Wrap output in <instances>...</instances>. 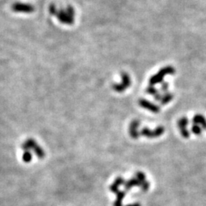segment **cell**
I'll use <instances>...</instances> for the list:
<instances>
[{
    "mask_svg": "<svg viewBox=\"0 0 206 206\" xmlns=\"http://www.w3.org/2000/svg\"><path fill=\"white\" fill-rule=\"evenodd\" d=\"M121 78H122V82L119 84H115L112 86L113 90L118 92H124L126 89H128L131 86V79L127 73L123 72L121 74Z\"/></svg>",
    "mask_w": 206,
    "mask_h": 206,
    "instance_id": "5b68a950",
    "label": "cell"
},
{
    "mask_svg": "<svg viewBox=\"0 0 206 206\" xmlns=\"http://www.w3.org/2000/svg\"><path fill=\"white\" fill-rule=\"evenodd\" d=\"M32 155L31 153V152H29V150H26L24 153L23 157H22V160L25 162V163H29V162L32 160Z\"/></svg>",
    "mask_w": 206,
    "mask_h": 206,
    "instance_id": "ac0fdd59",
    "label": "cell"
},
{
    "mask_svg": "<svg viewBox=\"0 0 206 206\" xmlns=\"http://www.w3.org/2000/svg\"><path fill=\"white\" fill-rule=\"evenodd\" d=\"M146 92H147V93L152 95H155L157 92H159L158 90H157L153 86H149L147 88V90H146Z\"/></svg>",
    "mask_w": 206,
    "mask_h": 206,
    "instance_id": "d6986e66",
    "label": "cell"
},
{
    "mask_svg": "<svg viewBox=\"0 0 206 206\" xmlns=\"http://www.w3.org/2000/svg\"><path fill=\"white\" fill-rule=\"evenodd\" d=\"M126 192L124 191H118L117 192V199L114 202V206H122V201L125 196Z\"/></svg>",
    "mask_w": 206,
    "mask_h": 206,
    "instance_id": "4fadbf2b",
    "label": "cell"
},
{
    "mask_svg": "<svg viewBox=\"0 0 206 206\" xmlns=\"http://www.w3.org/2000/svg\"><path fill=\"white\" fill-rule=\"evenodd\" d=\"M192 122L195 124L200 125L202 128L206 130V119L202 115H195L192 118Z\"/></svg>",
    "mask_w": 206,
    "mask_h": 206,
    "instance_id": "9c48e42d",
    "label": "cell"
},
{
    "mask_svg": "<svg viewBox=\"0 0 206 206\" xmlns=\"http://www.w3.org/2000/svg\"><path fill=\"white\" fill-rule=\"evenodd\" d=\"M162 96H163V95H161L160 92H157L155 95H153V97H154V99L159 102H160V100H161Z\"/></svg>",
    "mask_w": 206,
    "mask_h": 206,
    "instance_id": "603a6c76",
    "label": "cell"
},
{
    "mask_svg": "<svg viewBox=\"0 0 206 206\" xmlns=\"http://www.w3.org/2000/svg\"><path fill=\"white\" fill-rule=\"evenodd\" d=\"M124 183H125V182H124V179H123V178L118 177L116 180H115L114 183L111 185V186H110V190L116 194L117 192L119 191V189H118L119 186H121V185L124 184Z\"/></svg>",
    "mask_w": 206,
    "mask_h": 206,
    "instance_id": "30bf717a",
    "label": "cell"
},
{
    "mask_svg": "<svg viewBox=\"0 0 206 206\" xmlns=\"http://www.w3.org/2000/svg\"><path fill=\"white\" fill-rule=\"evenodd\" d=\"M139 126H140V121L138 120H134L131 121L129 127V133L132 138L137 139L140 136V133L137 131Z\"/></svg>",
    "mask_w": 206,
    "mask_h": 206,
    "instance_id": "ba28073f",
    "label": "cell"
},
{
    "mask_svg": "<svg viewBox=\"0 0 206 206\" xmlns=\"http://www.w3.org/2000/svg\"><path fill=\"white\" fill-rule=\"evenodd\" d=\"M173 99V95L171 92H166L162 96L161 100H160V104L161 105H166V104L170 103L172 99Z\"/></svg>",
    "mask_w": 206,
    "mask_h": 206,
    "instance_id": "5bb4252c",
    "label": "cell"
},
{
    "mask_svg": "<svg viewBox=\"0 0 206 206\" xmlns=\"http://www.w3.org/2000/svg\"><path fill=\"white\" fill-rule=\"evenodd\" d=\"M168 88H169L168 82H162V85H161V91H162V92H163L164 93H166V92H167Z\"/></svg>",
    "mask_w": 206,
    "mask_h": 206,
    "instance_id": "7402d4cb",
    "label": "cell"
},
{
    "mask_svg": "<svg viewBox=\"0 0 206 206\" xmlns=\"http://www.w3.org/2000/svg\"><path fill=\"white\" fill-rule=\"evenodd\" d=\"M191 131H192V132L194 134L199 135V134H202V128L201 127L200 125H198V124H193L192 128H191Z\"/></svg>",
    "mask_w": 206,
    "mask_h": 206,
    "instance_id": "e0dca14e",
    "label": "cell"
},
{
    "mask_svg": "<svg viewBox=\"0 0 206 206\" xmlns=\"http://www.w3.org/2000/svg\"><path fill=\"white\" fill-rule=\"evenodd\" d=\"M139 105H140L142 108L149 110V111H152V112L153 113H158L160 110V107H159L158 105H156L155 104L150 103V102H149L148 100L147 99H141L139 100Z\"/></svg>",
    "mask_w": 206,
    "mask_h": 206,
    "instance_id": "52a82bcc",
    "label": "cell"
},
{
    "mask_svg": "<svg viewBox=\"0 0 206 206\" xmlns=\"http://www.w3.org/2000/svg\"><path fill=\"white\" fill-rule=\"evenodd\" d=\"M12 9L13 12L18 13H25V14H30L35 12V7L32 5L28 3L20 2H15L12 6Z\"/></svg>",
    "mask_w": 206,
    "mask_h": 206,
    "instance_id": "3957f363",
    "label": "cell"
},
{
    "mask_svg": "<svg viewBox=\"0 0 206 206\" xmlns=\"http://www.w3.org/2000/svg\"><path fill=\"white\" fill-rule=\"evenodd\" d=\"M48 10H49V13L51 15L55 16V15H56L58 9H57V7H56V6H55V5L51 4V6H49V9H48Z\"/></svg>",
    "mask_w": 206,
    "mask_h": 206,
    "instance_id": "ffe728a7",
    "label": "cell"
},
{
    "mask_svg": "<svg viewBox=\"0 0 206 206\" xmlns=\"http://www.w3.org/2000/svg\"><path fill=\"white\" fill-rule=\"evenodd\" d=\"M188 124H189V120L186 117H183L178 121V126H179V128L180 130L182 136L184 138H189V136H190V133L186 128Z\"/></svg>",
    "mask_w": 206,
    "mask_h": 206,
    "instance_id": "8992f818",
    "label": "cell"
},
{
    "mask_svg": "<svg viewBox=\"0 0 206 206\" xmlns=\"http://www.w3.org/2000/svg\"><path fill=\"white\" fill-rule=\"evenodd\" d=\"M176 70H175L174 68L171 66H165V67L160 69V70L157 73V74L153 75V77H150L149 82H150V86H154L156 84L161 83L163 82V79L164 77L167 74H174Z\"/></svg>",
    "mask_w": 206,
    "mask_h": 206,
    "instance_id": "7a4b0ae2",
    "label": "cell"
},
{
    "mask_svg": "<svg viewBox=\"0 0 206 206\" xmlns=\"http://www.w3.org/2000/svg\"><path fill=\"white\" fill-rule=\"evenodd\" d=\"M56 18L61 23L66 25H74L75 20V10L71 6H68L65 9H58Z\"/></svg>",
    "mask_w": 206,
    "mask_h": 206,
    "instance_id": "6da1fadb",
    "label": "cell"
},
{
    "mask_svg": "<svg viewBox=\"0 0 206 206\" xmlns=\"http://www.w3.org/2000/svg\"><path fill=\"white\" fill-rule=\"evenodd\" d=\"M126 206H141L140 203H134V204H129V205Z\"/></svg>",
    "mask_w": 206,
    "mask_h": 206,
    "instance_id": "cb8c5ba5",
    "label": "cell"
},
{
    "mask_svg": "<svg viewBox=\"0 0 206 206\" xmlns=\"http://www.w3.org/2000/svg\"><path fill=\"white\" fill-rule=\"evenodd\" d=\"M164 131L165 129L163 126H159L154 130H150L147 128H144L141 131L140 134L145 136L148 138H156V137L161 136L164 133Z\"/></svg>",
    "mask_w": 206,
    "mask_h": 206,
    "instance_id": "277c9868",
    "label": "cell"
},
{
    "mask_svg": "<svg viewBox=\"0 0 206 206\" xmlns=\"http://www.w3.org/2000/svg\"><path fill=\"white\" fill-rule=\"evenodd\" d=\"M36 145H37L36 141H35L33 139H28V140L26 141L22 144V147L23 150H25L26 151V150H31V149L33 150Z\"/></svg>",
    "mask_w": 206,
    "mask_h": 206,
    "instance_id": "7c38bea8",
    "label": "cell"
},
{
    "mask_svg": "<svg viewBox=\"0 0 206 206\" xmlns=\"http://www.w3.org/2000/svg\"><path fill=\"white\" fill-rule=\"evenodd\" d=\"M136 179L140 182L141 186V184L147 181L146 180L145 174H144V173H142V172H137V173H136Z\"/></svg>",
    "mask_w": 206,
    "mask_h": 206,
    "instance_id": "2e32d148",
    "label": "cell"
},
{
    "mask_svg": "<svg viewBox=\"0 0 206 206\" xmlns=\"http://www.w3.org/2000/svg\"><path fill=\"white\" fill-rule=\"evenodd\" d=\"M134 186H141L140 182L136 178H133V179H131L130 180L124 183V188H125V190L127 191L130 190L131 188L134 187Z\"/></svg>",
    "mask_w": 206,
    "mask_h": 206,
    "instance_id": "8fae6325",
    "label": "cell"
},
{
    "mask_svg": "<svg viewBox=\"0 0 206 206\" xmlns=\"http://www.w3.org/2000/svg\"><path fill=\"white\" fill-rule=\"evenodd\" d=\"M141 190L143 192H147V191L149 189V188H150V183H149L147 181H146L145 183L141 184Z\"/></svg>",
    "mask_w": 206,
    "mask_h": 206,
    "instance_id": "44dd1931",
    "label": "cell"
},
{
    "mask_svg": "<svg viewBox=\"0 0 206 206\" xmlns=\"http://www.w3.org/2000/svg\"><path fill=\"white\" fill-rule=\"evenodd\" d=\"M33 150L35 151V153H36L37 156H38V158L43 159L44 157V156H45L44 151V150L41 148V147H39L38 144L35 146V147L33 149Z\"/></svg>",
    "mask_w": 206,
    "mask_h": 206,
    "instance_id": "9a60e30c",
    "label": "cell"
}]
</instances>
